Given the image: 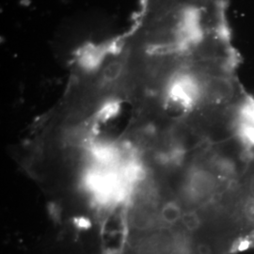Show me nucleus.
Listing matches in <instances>:
<instances>
[{
    "label": "nucleus",
    "instance_id": "f257e3e1",
    "mask_svg": "<svg viewBox=\"0 0 254 254\" xmlns=\"http://www.w3.org/2000/svg\"><path fill=\"white\" fill-rule=\"evenodd\" d=\"M224 204L254 236V151L225 196Z\"/></svg>",
    "mask_w": 254,
    "mask_h": 254
}]
</instances>
